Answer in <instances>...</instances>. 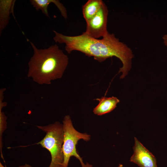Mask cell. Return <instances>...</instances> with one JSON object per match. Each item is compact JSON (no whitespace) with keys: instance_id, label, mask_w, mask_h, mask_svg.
Masks as SVG:
<instances>
[{"instance_id":"cell-10","label":"cell","mask_w":167,"mask_h":167,"mask_svg":"<svg viewBox=\"0 0 167 167\" xmlns=\"http://www.w3.org/2000/svg\"><path fill=\"white\" fill-rule=\"evenodd\" d=\"M103 2L101 0H89L83 6V14L86 22L95 15Z\"/></svg>"},{"instance_id":"cell-15","label":"cell","mask_w":167,"mask_h":167,"mask_svg":"<svg viewBox=\"0 0 167 167\" xmlns=\"http://www.w3.org/2000/svg\"><path fill=\"white\" fill-rule=\"evenodd\" d=\"M117 167H123V165L122 164H119L118 166Z\"/></svg>"},{"instance_id":"cell-6","label":"cell","mask_w":167,"mask_h":167,"mask_svg":"<svg viewBox=\"0 0 167 167\" xmlns=\"http://www.w3.org/2000/svg\"><path fill=\"white\" fill-rule=\"evenodd\" d=\"M134 140L133 154L130 161L139 167H157L155 156L135 137Z\"/></svg>"},{"instance_id":"cell-12","label":"cell","mask_w":167,"mask_h":167,"mask_svg":"<svg viewBox=\"0 0 167 167\" xmlns=\"http://www.w3.org/2000/svg\"><path fill=\"white\" fill-rule=\"evenodd\" d=\"M163 42L167 48V34L164 35L162 37Z\"/></svg>"},{"instance_id":"cell-5","label":"cell","mask_w":167,"mask_h":167,"mask_svg":"<svg viewBox=\"0 0 167 167\" xmlns=\"http://www.w3.org/2000/svg\"><path fill=\"white\" fill-rule=\"evenodd\" d=\"M109 11L104 2L100 10L90 20L87 22L85 33L95 39L105 36L108 33L107 29Z\"/></svg>"},{"instance_id":"cell-8","label":"cell","mask_w":167,"mask_h":167,"mask_svg":"<svg viewBox=\"0 0 167 167\" xmlns=\"http://www.w3.org/2000/svg\"><path fill=\"white\" fill-rule=\"evenodd\" d=\"M15 0H0V35L2 30L8 24L10 15L13 13L14 6Z\"/></svg>"},{"instance_id":"cell-13","label":"cell","mask_w":167,"mask_h":167,"mask_svg":"<svg viewBox=\"0 0 167 167\" xmlns=\"http://www.w3.org/2000/svg\"><path fill=\"white\" fill-rule=\"evenodd\" d=\"M17 167H32L31 165L27 164H25L24 165H20Z\"/></svg>"},{"instance_id":"cell-1","label":"cell","mask_w":167,"mask_h":167,"mask_svg":"<svg viewBox=\"0 0 167 167\" xmlns=\"http://www.w3.org/2000/svg\"><path fill=\"white\" fill-rule=\"evenodd\" d=\"M54 40L56 42L65 44V49L69 54L74 50L80 51L88 57L101 62L107 58L116 57L122 62V66L118 72L122 73L121 79L128 74L131 67L134 55L131 48L120 41L113 33L109 32L101 39L92 38L85 32L76 36H67L53 31Z\"/></svg>"},{"instance_id":"cell-3","label":"cell","mask_w":167,"mask_h":167,"mask_svg":"<svg viewBox=\"0 0 167 167\" xmlns=\"http://www.w3.org/2000/svg\"><path fill=\"white\" fill-rule=\"evenodd\" d=\"M36 126L44 132L46 135L41 140L34 144L40 145L49 152L51 160L49 167H63L64 155L62 124L56 122L47 125Z\"/></svg>"},{"instance_id":"cell-4","label":"cell","mask_w":167,"mask_h":167,"mask_svg":"<svg viewBox=\"0 0 167 167\" xmlns=\"http://www.w3.org/2000/svg\"><path fill=\"white\" fill-rule=\"evenodd\" d=\"M63 129V143L62 151L64 155L63 167H68L71 157L74 156L78 159L82 167H92V165L83 162L77 152L76 146L78 141L83 139L84 141H89L91 135L87 133H80L77 131L73 126L70 116L66 115L62 121Z\"/></svg>"},{"instance_id":"cell-2","label":"cell","mask_w":167,"mask_h":167,"mask_svg":"<svg viewBox=\"0 0 167 167\" xmlns=\"http://www.w3.org/2000/svg\"><path fill=\"white\" fill-rule=\"evenodd\" d=\"M33 54L28 63V77L40 84H49L61 78L68 64L69 59L55 44L47 48L38 49L30 42Z\"/></svg>"},{"instance_id":"cell-9","label":"cell","mask_w":167,"mask_h":167,"mask_svg":"<svg viewBox=\"0 0 167 167\" xmlns=\"http://www.w3.org/2000/svg\"><path fill=\"white\" fill-rule=\"evenodd\" d=\"M31 4L38 11L41 10L43 14L46 16L49 17L48 11V5L51 3H54L60 11L61 14L64 17L67 16V13L66 8L59 1L57 0H30Z\"/></svg>"},{"instance_id":"cell-11","label":"cell","mask_w":167,"mask_h":167,"mask_svg":"<svg viewBox=\"0 0 167 167\" xmlns=\"http://www.w3.org/2000/svg\"><path fill=\"white\" fill-rule=\"evenodd\" d=\"M6 90L5 88H2L0 90V152L2 158L4 159L2 152L3 147L2 134L7 128V117L2 109L7 105V103L3 101L4 99V92Z\"/></svg>"},{"instance_id":"cell-14","label":"cell","mask_w":167,"mask_h":167,"mask_svg":"<svg viewBox=\"0 0 167 167\" xmlns=\"http://www.w3.org/2000/svg\"><path fill=\"white\" fill-rule=\"evenodd\" d=\"M0 167H5L0 162Z\"/></svg>"},{"instance_id":"cell-7","label":"cell","mask_w":167,"mask_h":167,"mask_svg":"<svg viewBox=\"0 0 167 167\" xmlns=\"http://www.w3.org/2000/svg\"><path fill=\"white\" fill-rule=\"evenodd\" d=\"M94 100L98 101V105L94 108L93 112L98 116H101L113 111L117 106L120 100L116 97L112 96L107 97L102 96Z\"/></svg>"}]
</instances>
